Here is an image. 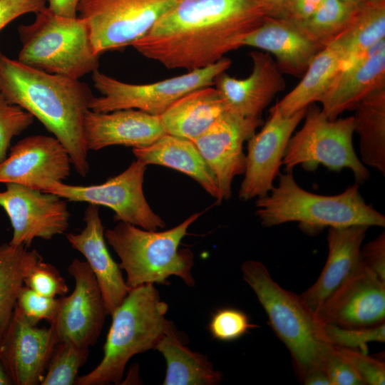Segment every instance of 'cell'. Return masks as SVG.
Listing matches in <instances>:
<instances>
[{
	"mask_svg": "<svg viewBox=\"0 0 385 385\" xmlns=\"http://www.w3.org/2000/svg\"><path fill=\"white\" fill-rule=\"evenodd\" d=\"M268 16L271 9L262 0H175L130 46L167 68L190 71L243 46Z\"/></svg>",
	"mask_w": 385,
	"mask_h": 385,
	"instance_id": "cell-1",
	"label": "cell"
},
{
	"mask_svg": "<svg viewBox=\"0 0 385 385\" xmlns=\"http://www.w3.org/2000/svg\"><path fill=\"white\" fill-rule=\"evenodd\" d=\"M0 93L37 118L67 150L76 171H89L83 121L94 97L85 82L51 74L0 50Z\"/></svg>",
	"mask_w": 385,
	"mask_h": 385,
	"instance_id": "cell-2",
	"label": "cell"
},
{
	"mask_svg": "<svg viewBox=\"0 0 385 385\" xmlns=\"http://www.w3.org/2000/svg\"><path fill=\"white\" fill-rule=\"evenodd\" d=\"M255 205L256 215L266 227L295 222L302 230L314 233L325 227L385 226L384 215L365 202L359 185L334 195H317L302 188L292 171L279 174L277 185L257 198Z\"/></svg>",
	"mask_w": 385,
	"mask_h": 385,
	"instance_id": "cell-3",
	"label": "cell"
},
{
	"mask_svg": "<svg viewBox=\"0 0 385 385\" xmlns=\"http://www.w3.org/2000/svg\"><path fill=\"white\" fill-rule=\"evenodd\" d=\"M153 284L131 288L112 313V322L103 346V356L89 373L78 376L76 385L119 384L128 361L156 345L173 323L165 314Z\"/></svg>",
	"mask_w": 385,
	"mask_h": 385,
	"instance_id": "cell-4",
	"label": "cell"
},
{
	"mask_svg": "<svg viewBox=\"0 0 385 385\" xmlns=\"http://www.w3.org/2000/svg\"><path fill=\"white\" fill-rule=\"evenodd\" d=\"M241 271L243 279L265 311L273 331L289 351L301 380L309 372L324 367L334 346L325 337L324 324L299 295L282 288L260 262L245 261Z\"/></svg>",
	"mask_w": 385,
	"mask_h": 385,
	"instance_id": "cell-5",
	"label": "cell"
},
{
	"mask_svg": "<svg viewBox=\"0 0 385 385\" xmlns=\"http://www.w3.org/2000/svg\"><path fill=\"white\" fill-rule=\"evenodd\" d=\"M201 212L191 215L178 225L164 231L148 230L123 222L104 232L105 238L119 257L125 282L131 289L145 284H168L178 276L190 287L195 285L191 270L194 256L180 249L189 227Z\"/></svg>",
	"mask_w": 385,
	"mask_h": 385,
	"instance_id": "cell-6",
	"label": "cell"
},
{
	"mask_svg": "<svg viewBox=\"0 0 385 385\" xmlns=\"http://www.w3.org/2000/svg\"><path fill=\"white\" fill-rule=\"evenodd\" d=\"M29 24L17 28L21 48L18 60L48 73L79 80L98 69L86 21L57 15L47 6Z\"/></svg>",
	"mask_w": 385,
	"mask_h": 385,
	"instance_id": "cell-7",
	"label": "cell"
},
{
	"mask_svg": "<svg viewBox=\"0 0 385 385\" xmlns=\"http://www.w3.org/2000/svg\"><path fill=\"white\" fill-rule=\"evenodd\" d=\"M303 126L292 135L282 165L286 171L300 165L314 171L322 165L331 171L349 168L356 183L367 181L369 173L356 155L352 144L354 117L329 119L315 105L307 107Z\"/></svg>",
	"mask_w": 385,
	"mask_h": 385,
	"instance_id": "cell-8",
	"label": "cell"
},
{
	"mask_svg": "<svg viewBox=\"0 0 385 385\" xmlns=\"http://www.w3.org/2000/svg\"><path fill=\"white\" fill-rule=\"evenodd\" d=\"M230 65L231 60L223 57L207 67L146 84L125 83L98 69L92 73V81L101 96L92 98L89 109L98 113L137 109L160 115L185 94L213 85L215 78L227 70Z\"/></svg>",
	"mask_w": 385,
	"mask_h": 385,
	"instance_id": "cell-9",
	"label": "cell"
},
{
	"mask_svg": "<svg viewBox=\"0 0 385 385\" xmlns=\"http://www.w3.org/2000/svg\"><path fill=\"white\" fill-rule=\"evenodd\" d=\"M175 0H79L78 16L88 26L98 56L144 36Z\"/></svg>",
	"mask_w": 385,
	"mask_h": 385,
	"instance_id": "cell-10",
	"label": "cell"
},
{
	"mask_svg": "<svg viewBox=\"0 0 385 385\" xmlns=\"http://www.w3.org/2000/svg\"><path fill=\"white\" fill-rule=\"evenodd\" d=\"M146 168V164L136 159L124 171L101 184L83 186L55 183L43 192L68 201L107 207L115 212V221L155 231L165 227V222L154 212L144 195Z\"/></svg>",
	"mask_w": 385,
	"mask_h": 385,
	"instance_id": "cell-11",
	"label": "cell"
},
{
	"mask_svg": "<svg viewBox=\"0 0 385 385\" xmlns=\"http://www.w3.org/2000/svg\"><path fill=\"white\" fill-rule=\"evenodd\" d=\"M0 206L6 212L13 235L9 242L29 247L36 238L48 240L63 234L69 225L66 200L16 183L0 191Z\"/></svg>",
	"mask_w": 385,
	"mask_h": 385,
	"instance_id": "cell-12",
	"label": "cell"
},
{
	"mask_svg": "<svg viewBox=\"0 0 385 385\" xmlns=\"http://www.w3.org/2000/svg\"><path fill=\"white\" fill-rule=\"evenodd\" d=\"M75 287L69 296L59 298L56 316L51 323L58 342L89 348L94 345L107 314L96 278L86 261L73 260L68 267Z\"/></svg>",
	"mask_w": 385,
	"mask_h": 385,
	"instance_id": "cell-13",
	"label": "cell"
},
{
	"mask_svg": "<svg viewBox=\"0 0 385 385\" xmlns=\"http://www.w3.org/2000/svg\"><path fill=\"white\" fill-rule=\"evenodd\" d=\"M307 108L284 115L274 105L261 130L247 140L244 178L238 193L241 200L265 196L274 187L289 140Z\"/></svg>",
	"mask_w": 385,
	"mask_h": 385,
	"instance_id": "cell-14",
	"label": "cell"
},
{
	"mask_svg": "<svg viewBox=\"0 0 385 385\" xmlns=\"http://www.w3.org/2000/svg\"><path fill=\"white\" fill-rule=\"evenodd\" d=\"M262 124L260 118H245L226 109L193 141L216 178L220 202L231 197L234 178L244 174V142Z\"/></svg>",
	"mask_w": 385,
	"mask_h": 385,
	"instance_id": "cell-15",
	"label": "cell"
},
{
	"mask_svg": "<svg viewBox=\"0 0 385 385\" xmlns=\"http://www.w3.org/2000/svg\"><path fill=\"white\" fill-rule=\"evenodd\" d=\"M67 150L54 136L34 135L17 142L0 163V183H16L44 191L70 175Z\"/></svg>",
	"mask_w": 385,
	"mask_h": 385,
	"instance_id": "cell-16",
	"label": "cell"
},
{
	"mask_svg": "<svg viewBox=\"0 0 385 385\" xmlns=\"http://www.w3.org/2000/svg\"><path fill=\"white\" fill-rule=\"evenodd\" d=\"M324 324L344 328L384 323L385 282L361 261L357 270L315 312Z\"/></svg>",
	"mask_w": 385,
	"mask_h": 385,
	"instance_id": "cell-17",
	"label": "cell"
},
{
	"mask_svg": "<svg viewBox=\"0 0 385 385\" xmlns=\"http://www.w3.org/2000/svg\"><path fill=\"white\" fill-rule=\"evenodd\" d=\"M58 343L51 327L31 324L15 308L0 342V361L13 384H41Z\"/></svg>",
	"mask_w": 385,
	"mask_h": 385,
	"instance_id": "cell-18",
	"label": "cell"
},
{
	"mask_svg": "<svg viewBox=\"0 0 385 385\" xmlns=\"http://www.w3.org/2000/svg\"><path fill=\"white\" fill-rule=\"evenodd\" d=\"M252 71L239 79L222 72L214 81L227 109L245 118H260L262 111L285 88L282 73L269 53L251 51Z\"/></svg>",
	"mask_w": 385,
	"mask_h": 385,
	"instance_id": "cell-19",
	"label": "cell"
},
{
	"mask_svg": "<svg viewBox=\"0 0 385 385\" xmlns=\"http://www.w3.org/2000/svg\"><path fill=\"white\" fill-rule=\"evenodd\" d=\"M83 133L88 150L111 145L142 148L166 133L159 115L137 109L107 113L88 110L84 117Z\"/></svg>",
	"mask_w": 385,
	"mask_h": 385,
	"instance_id": "cell-20",
	"label": "cell"
},
{
	"mask_svg": "<svg viewBox=\"0 0 385 385\" xmlns=\"http://www.w3.org/2000/svg\"><path fill=\"white\" fill-rule=\"evenodd\" d=\"M85 227L78 233H68L71 246L81 253L94 274L108 315H111L127 296L130 288L121 268L112 258L106 243L99 206L88 204L84 211Z\"/></svg>",
	"mask_w": 385,
	"mask_h": 385,
	"instance_id": "cell-21",
	"label": "cell"
},
{
	"mask_svg": "<svg viewBox=\"0 0 385 385\" xmlns=\"http://www.w3.org/2000/svg\"><path fill=\"white\" fill-rule=\"evenodd\" d=\"M385 87V40L343 67L319 102L322 113L334 120L376 90Z\"/></svg>",
	"mask_w": 385,
	"mask_h": 385,
	"instance_id": "cell-22",
	"label": "cell"
},
{
	"mask_svg": "<svg viewBox=\"0 0 385 385\" xmlns=\"http://www.w3.org/2000/svg\"><path fill=\"white\" fill-rule=\"evenodd\" d=\"M369 227L355 225L329 228L325 265L317 280L299 294L314 314L360 265L361 245Z\"/></svg>",
	"mask_w": 385,
	"mask_h": 385,
	"instance_id": "cell-23",
	"label": "cell"
},
{
	"mask_svg": "<svg viewBox=\"0 0 385 385\" xmlns=\"http://www.w3.org/2000/svg\"><path fill=\"white\" fill-rule=\"evenodd\" d=\"M265 51L275 56L282 73L302 76L313 58L324 47L307 37L296 21L268 16L245 38L243 46Z\"/></svg>",
	"mask_w": 385,
	"mask_h": 385,
	"instance_id": "cell-24",
	"label": "cell"
},
{
	"mask_svg": "<svg viewBox=\"0 0 385 385\" xmlns=\"http://www.w3.org/2000/svg\"><path fill=\"white\" fill-rule=\"evenodd\" d=\"M133 153L147 165H163L188 175L220 202L216 178L193 141L165 133L149 145L133 148Z\"/></svg>",
	"mask_w": 385,
	"mask_h": 385,
	"instance_id": "cell-25",
	"label": "cell"
},
{
	"mask_svg": "<svg viewBox=\"0 0 385 385\" xmlns=\"http://www.w3.org/2000/svg\"><path fill=\"white\" fill-rule=\"evenodd\" d=\"M226 109L217 88L206 86L182 96L159 117L166 133L194 141Z\"/></svg>",
	"mask_w": 385,
	"mask_h": 385,
	"instance_id": "cell-26",
	"label": "cell"
},
{
	"mask_svg": "<svg viewBox=\"0 0 385 385\" xmlns=\"http://www.w3.org/2000/svg\"><path fill=\"white\" fill-rule=\"evenodd\" d=\"M344 66V53L332 41L313 58L299 83L275 105L284 115H290L319 102Z\"/></svg>",
	"mask_w": 385,
	"mask_h": 385,
	"instance_id": "cell-27",
	"label": "cell"
},
{
	"mask_svg": "<svg viewBox=\"0 0 385 385\" xmlns=\"http://www.w3.org/2000/svg\"><path fill=\"white\" fill-rule=\"evenodd\" d=\"M155 349L167 364L164 385H215L222 380V374L215 369L207 356L192 351L183 344L173 324Z\"/></svg>",
	"mask_w": 385,
	"mask_h": 385,
	"instance_id": "cell-28",
	"label": "cell"
},
{
	"mask_svg": "<svg viewBox=\"0 0 385 385\" xmlns=\"http://www.w3.org/2000/svg\"><path fill=\"white\" fill-rule=\"evenodd\" d=\"M354 132L359 138L361 162L385 175V87L372 92L354 108Z\"/></svg>",
	"mask_w": 385,
	"mask_h": 385,
	"instance_id": "cell-29",
	"label": "cell"
},
{
	"mask_svg": "<svg viewBox=\"0 0 385 385\" xmlns=\"http://www.w3.org/2000/svg\"><path fill=\"white\" fill-rule=\"evenodd\" d=\"M384 40L385 1H364L347 27L333 41L343 51L346 66Z\"/></svg>",
	"mask_w": 385,
	"mask_h": 385,
	"instance_id": "cell-30",
	"label": "cell"
},
{
	"mask_svg": "<svg viewBox=\"0 0 385 385\" xmlns=\"http://www.w3.org/2000/svg\"><path fill=\"white\" fill-rule=\"evenodd\" d=\"M41 258L36 250L29 251L24 245H0V342L13 316L26 274Z\"/></svg>",
	"mask_w": 385,
	"mask_h": 385,
	"instance_id": "cell-31",
	"label": "cell"
},
{
	"mask_svg": "<svg viewBox=\"0 0 385 385\" xmlns=\"http://www.w3.org/2000/svg\"><path fill=\"white\" fill-rule=\"evenodd\" d=\"M359 7L342 0H324L308 19L294 21L307 37L325 47L347 27Z\"/></svg>",
	"mask_w": 385,
	"mask_h": 385,
	"instance_id": "cell-32",
	"label": "cell"
},
{
	"mask_svg": "<svg viewBox=\"0 0 385 385\" xmlns=\"http://www.w3.org/2000/svg\"><path fill=\"white\" fill-rule=\"evenodd\" d=\"M89 348L58 342L49 360L41 385L75 384L80 368L87 361Z\"/></svg>",
	"mask_w": 385,
	"mask_h": 385,
	"instance_id": "cell-33",
	"label": "cell"
},
{
	"mask_svg": "<svg viewBox=\"0 0 385 385\" xmlns=\"http://www.w3.org/2000/svg\"><path fill=\"white\" fill-rule=\"evenodd\" d=\"M324 332L326 338L332 346L362 353H367L369 343L385 342L384 323L364 328H344L324 324Z\"/></svg>",
	"mask_w": 385,
	"mask_h": 385,
	"instance_id": "cell-34",
	"label": "cell"
},
{
	"mask_svg": "<svg viewBox=\"0 0 385 385\" xmlns=\"http://www.w3.org/2000/svg\"><path fill=\"white\" fill-rule=\"evenodd\" d=\"M34 119L31 114L0 93V163L7 157L11 140L26 130Z\"/></svg>",
	"mask_w": 385,
	"mask_h": 385,
	"instance_id": "cell-35",
	"label": "cell"
},
{
	"mask_svg": "<svg viewBox=\"0 0 385 385\" xmlns=\"http://www.w3.org/2000/svg\"><path fill=\"white\" fill-rule=\"evenodd\" d=\"M257 326L243 311L234 307L217 309L211 317L208 330L212 338L222 342L237 340Z\"/></svg>",
	"mask_w": 385,
	"mask_h": 385,
	"instance_id": "cell-36",
	"label": "cell"
},
{
	"mask_svg": "<svg viewBox=\"0 0 385 385\" xmlns=\"http://www.w3.org/2000/svg\"><path fill=\"white\" fill-rule=\"evenodd\" d=\"M24 284L39 294L56 297L65 296L68 285L55 266L43 258L30 267L24 279Z\"/></svg>",
	"mask_w": 385,
	"mask_h": 385,
	"instance_id": "cell-37",
	"label": "cell"
},
{
	"mask_svg": "<svg viewBox=\"0 0 385 385\" xmlns=\"http://www.w3.org/2000/svg\"><path fill=\"white\" fill-rule=\"evenodd\" d=\"M59 306V298L38 294L24 284L20 289L15 308L31 324L41 320H54Z\"/></svg>",
	"mask_w": 385,
	"mask_h": 385,
	"instance_id": "cell-38",
	"label": "cell"
},
{
	"mask_svg": "<svg viewBox=\"0 0 385 385\" xmlns=\"http://www.w3.org/2000/svg\"><path fill=\"white\" fill-rule=\"evenodd\" d=\"M334 348L351 365L364 384L384 385V363L371 357L367 353L337 346Z\"/></svg>",
	"mask_w": 385,
	"mask_h": 385,
	"instance_id": "cell-39",
	"label": "cell"
},
{
	"mask_svg": "<svg viewBox=\"0 0 385 385\" xmlns=\"http://www.w3.org/2000/svg\"><path fill=\"white\" fill-rule=\"evenodd\" d=\"M324 367L331 385H364L351 365L334 346L326 359Z\"/></svg>",
	"mask_w": 385,
	"mask_h": 385,
	"instance_id": "cell-40",
	"label": "cell"
},
{
	"mask_svg": "<svg viewBox=\"0 0 385 385\" xmlns=\"http://www.w3.org/2000/svg\"><path fill=\"white\" fill-rule=\"evenodd\" d=\"M46 0H0V31L17 18L36 14L46 6Z\"/></svg>",
	"mask_w": 385,
	"mask_h": 385,
	"instance_id": "cell-41",
	"label": "cell"
},
{
	"mask_svg": "<svg viewBox=\"0 0 385 385\" xmlns=\"http://www.w3.org/2000/svg\"><path fill=\"white\" fill-rule=\"evenodd\" d=\"M361 261L385 282V233L382 232L361 249Z\"/></svg>",
	"mask_w": 385,
	"mask_h": 385,
	"instance_id": "cell-42",
	"label": "cell"
},
{
	"mask_svg": "<svg viewBox=\"0 0 385 385\" xmlns=\"http://www.w3.org/2000/svg\"><path fill=\"white\" fill-rule=\"evenodd\" d=\"M324 0H287L282 17L301 21L311 16Z\"/></svg>",
	"mask_w": 385,
	"mask_h": 385,
	"instance_id": "cell-43",
	"label": "cell"
},
{
	"mask_svg": "<svg viewBox=\"0 0 385 385\" xmlns=\"http://www.w3.org/2000/svg\"><path fill=\"white\" fill-rule=\"evenodd\" d=\"M50 10L57 15L66 17H76L79 0H46Z\"/></svg>",
	"mask_w": 385,
	"mask_h": 385,
	"instance_id": "cell-44",
	"label": "cell"
},
{
	"mask_svg": "<svg viewBox=\"0 0 385 385\" xmlns=\"http://www.w3.org/2000/svg\"><path fill=\"white\" fill-rule=\"evenodd\" d=\"M302 381L306 385H331L325 367L309 372Z\"/></svg>",
	"mask_w": 385,
	"mask_h": 385,
	"instance_id": "cell-45",
	"label": "cell"
},
{
	"mask_svg": "<svg viewBox=\"0 0 385 385\" xmlns=\"http://www.w3.org/2000/svg\"><path fill=\"white\" fill-rule=\"evenodd\" d=\"M271 9L272 16L282 17L287 0H262Z\"/></svg>",
	"mask_w": 385,
	"mask_h": 385,
	"instance_id": "cell-46",
	"label": "cell"
},
{
	"mask_svg": "<svg viewBox=\"0 0 385 385\" xmlns=\"http://www.w3.org/2000/svg\"><path fill=\"white\" fill-rule=\"evenodd\" d=\"M13 382L0 361V385H11Z\"/></svg>",
	"mask_w": 385,
	"mask_h": 385,
	"instance_id": "cell-47",
	"label": "cell"
},
{
	"mask_svg": "<svg viewBox=\"0 0 385 385\" xmlns=\"http://www.w3.org/2000/svg\"><path fill=\"white\" fill-rule=\"evenodd\" d=\"M346 2L350 3L354 5L360 6L365 1L364 0H342Z\"/></svg>",
	"mask_w": 385,
	"mask_h": 385,
	"instance_id": "cell-48",
	"label": "cell"
},
{
	"mask_svg": "<svg viewBox=\"0 0 385 385\" xmlns=\"http://www.w3.org/2000/svg\"><path fill=\"white\" fill-rule=\"evenodd\" d=\"M364 1L366 2L375 3V2L384 1L385 0H364Z\"/></svg>",
	"mask_w": 385,
	"mask_h": 385,
	"instance_id": "cell-49",
	"label": "cell"
}]
</instances>
